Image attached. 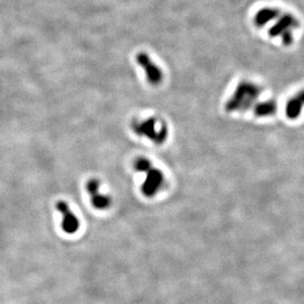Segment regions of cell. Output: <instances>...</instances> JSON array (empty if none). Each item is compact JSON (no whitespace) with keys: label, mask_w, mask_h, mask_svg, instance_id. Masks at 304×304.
<instances>
[{"label":"cell","mask_w":304,"mask_h":304,"mask_svg":"<svg viewBox=\"0 0 304 304\" xmlns=\"http://www.w3.org/2000/svg\"><path fill=\"white\" fill-rule=\"evenodd\" d=\"M134 169L144 173L145 178L141 185V194L145 198H153L162 189L165 177L161 170L155 167L146 157H137L134 162Z\"/></svg>","instance_id":"cell-1"},{"label":"cell","mask_w":304,"mask_h":304,"mask_svg":"<svg viewBox=\"0 0 304 304\" xmlns=\"http://www.w3.org/2000/svg\"><path fill=\"white\" fill-rule=\"evenodd\" d=\"M132 129L135 135L145 137L156 145L163 144L168 138L167 126L154 117L134 121Z\"/></svg>","instance_id":"cell-2"},{"label":"cell","mask_w":304,"mask_h":304,"mask_svg":"<svg viewBox=\"0 0 304 304\" xmlns=\"http://www.w3.org/2000/svg\"><path fill=\"white\" fill-rule=\"evenodd\" d=\"M137 65L144 70L147 82L152 86L159 85L163 80V71L146 53H138L135 57Z\"/></svg>","instance_id":"cell-3"},{"label":"cell","mask_w":304,"mask_h":304,"mask_svg":"<svg viewBox=\"0 0 304 304\" xmlns=\"http://www.w3.org/2000/svg\"><path fill=\"white\" fill-rule=\"evenodd\" d=\"M100 181L98 179L92 178L86 182L85 188L90 196V202L93 207L98 210L108 209L112 204V199L100 192Z\"/></svg>","instance_id":"cell-4"},{"label":"cell","mask_w":304,"mask_h":304,"mask_svg":"<svg viewBox=\"0 0 304 304\" xmlns=\"http://www.w3.org/2000/svg\"><path fill=\"white\" fill-rule=\"evenodd\" d=\"M56 208L62 215V228L68 234H74L80 226L79 219L71 210L69 204L66 201H59L56 203Z\"/></svg>","instance_id":"cell-5"},{"label":"cell","mask_w":304,"mask_h":304,"mask_svg":"<svg viewBox=\"0 0 304 304\" xmlns=\"http://www.w3.org/2000/svg\"><path fill=\"white\" fill-rule=\"evenodd\" d=\"M301 103H302V101H298V100H295L294 102H291V103L289 104L290 106H289V109H288V114H291V112H292V111L295 109V107H296L297 105H300Z\"/></svg>","instance_id":"cell-6"}]
</instances>
